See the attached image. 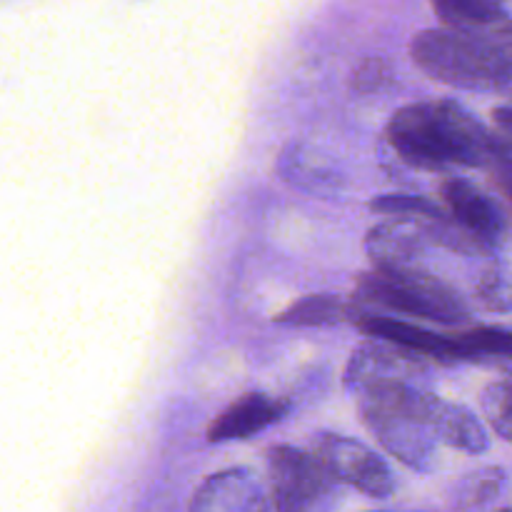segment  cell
<instances>
[{
	"label": "cell",
	"instance_id": "1",
	"mask_svg": "<svg viewBox=\"0 0 512 512\" xmlns=\"http://www.w3.org/2000/svg\"><path fill=\"white\" fill-rule=\"evenodd\" d=\"M385 135L405 163L425 170L450 163L495 168L512 158L508 145L455 100L405 105L390 118Z\"/></svg>",
	"mask_w": 512,
	"mask_h": 512
},
{
	"label": "cell",
	"instance_id": "2",
	"mask_svg": "<svg viewBox=\"0 0 512 512\" xmlns=\"http://www.w3.org/2000/svg\"><path fill=\"white\" fill-rule=\"evenodd\" d=\"M415 65L438 83L475 93L512 88V23L508 18L485 28H435L415 35Z\"/></svg>",
	"mask_w": 512,
	"mask_h": 512
},
{
	"label": "cell",
	"instance_id": "3",
	"mask_svg": "<svg viewBox=\"0 0 512 512\" xmlns=\"http://www.w3.org/2000/svg\"><path fill=\"white\" fill-rule=\"evenodd\" d=\"M438 395L428 385H385L355 395L363 423L393 458L418 473L438 465L433 405Z\"/></svg>",
	"mask_w": 512,
	"mask_h": 512
},
{
	"label": "cell",
	"instance_id": "4",
	"mask_svg": "<svg viewBox=\"0 0 512 512\" xmlns=\"http://www.w3.org/2000/svg\"><path fill=\"white\" fill-rule=\"evenodd\" d=\"M358 300L410 318L458 325L470 318L465 300L428 270H370L358 278Z\"/></svg>",
	"mask_w": 512,
	"mask_h": 512
},
{
	"label": "cell",
	"instance_id": "5",
	"mask_svg": "<svg viewBox=\"0 0 512 512\" xmlns=\"http://www.w3.org/2000/svg\"><path fill=\"white\" fill-rule=\"evenodd\" d=\"M268 478L278 512H330L340 498V483L328 468L293 445L268 450Z\"/></svg>",
	"mask_w": 512,
	"mask_h": 512
},
{
	"label": "cell",
	"instance_id": "6",
	"mask_svg": "<svg viewBox=\"0 0 512 512\" xmlns=\"http://www.w3.org/2000/svg\"><path fill=\"white\" fill-rule=\"evenodd\" d=\"M428 358L385 340H368L360 345L345 368V390L360 395L385 385H428Z\"/></svg>",
	"mask_w": 512,
	"mask_h": 512
},
{
	"label": "cell",
	"instance_id": "7",
	"mask_svg": "<svg viewBox=\"0 0 512 512\" xmlns=\"http://www.w3.org/2000/svg\"><path fill=\"white\" fill-rule=\"evenodd\" d=\"M310 453L328 468L338 483L353 485L370 498H390L395 478L390 465L360 440L335 433H320Z\"/></svg>",
	"mask_w": 512,
	"mask_h": 512
},
{
	"label": "cell",
	"instance_id": "8",
	"mask_svg": "<svg viewBox=\"0 0 512 512\" xmlns=\"http://www.w3.org/2000/svg\"><path fill=\"white\" fill-rule=\"evenodd\" d=\"M433 243L423 223L390 220L375 225L365 238V253L375 270H423V258Z\"/></svg>",
	"mask_w": 512,
	"mask_h": 512
},
{
	"label": "cell",
	"instance_id": "9",
	"mask_svg": "<svg viewBox=\"0 0 512 512\" xmlns=\"http://www.w3.org/2000/svg\"><path fill=\"white\" fill-rule=\"evenodd\" d=\"M355 325H358L368 338L400 345V348L423 355V358L468 360V348H465L463 343V335H438L433 333V330L405 323V320L385 318V315L373 313H363V318Z\"/></svg>",
	"mask_w": 512,
	"mask_h": 512
},
{
	"label": "cell",
	"instance_id": "10",
	"mask_svg": "<svg viewBox=\"0 0 512 512\" xmlns=\"http://www.w3.org/2000/svg\"><path fill=\"white\" fill-rule=\"evenodd\" d=\"M190 512H268V495L250 470L230 468L195 490Z\"/></svg>",
	"mask_w": 512,
	"mask_h": 512
},
{
	"label": "cell",
	"instance_id": "11",
	"mask_svg": "<svg viewBox=\"0 0 512 512\" xmlns=\"http://www.w3.org/2000/svg\"><path fill=\"white\" fill-rule=\"evenodd\" d=\"M443 200L460 228L468 230L488 250L498 248L505 235V218L498 205L478 185L463 178H450L443 185Z\"/></svg>",
	"mask_w": 512,
	"mask_h": 512
},
{
	"label": "cell",
	"instance_id": "12",
	"mask_svg": "<svg viewBox=\"0 0 512 512\" xmlns=\"http://www.w3.org/2000/svg\"><path fill=\"white\" fill-rule=\"evenodd\" d=\"M290 405L283 398H270L265 393H248L235 400L210 423V443H230V440H248L263 433L288 415Z\"/></svg>",
	"mask_w": 512,
	"mask_h": 512
},
{
	"label": "cell",
	"instance_id": "13",
	"mask_svg": "<svg viewBox=\"0 0 512 512\" xmlns=\"http://www.w3.org/2000/svg\"><path fill=\"white\" fill-rule=\"evenodd\" d=\"M278 170L285 183L313 195H335L343 188L338 165L308 143H293L283 150Z\"/></svg>",
	"mask_w": 512,
	"mask_h": 512
},
{
	"label": "cell",
	"instance_id": "14",
	"mask_svg": "<svg viewBox=\"0 0 512 512\" xmlns=\"http://www.w3.org/2000/svg\"><path fill=\"white\" fill-rule=\"evenodd\" d=\"M433 430L440 445H450L463 453L480 455L490 448L488 430L478 420V415L470 413L465 405L448 403L438 398L433 405Z\"/></svg>",
	"mask_w": 512,
	"mask_h": 512
},
{
	"label": "cell",
	"instance_id": "15",
	"mask_svg": "<svg viewBox=\"0 0 512 512\" xmlns=\"http://www.w3.org/2000/svg\"><path fill=\"white\" fill-rule=\"evenodd\" d=\"M363 318V310L358 305H350L335 295H310V298L293 303L288 310L278 315L280 325L290 328H333L343 323H358Z\"/></svg>",
	"mask_w": 512,
	"mask_h": 512
},
{
	"label": "cell",
	"instance_id": "16",
	"mask_svg": "<svg viewBox=\"0 0 512 512\" xmlns=\"http://www.w3.org/2000/svg\"><path fill=\"white\" fill-rule=\"evenodd\" d=\"M445 28H485L505 20L503 0H430Z\"/></svg>",
	"mask_w": 512,
	"mask_h": 512
},
{
	"label": "cell",
	"instance_id": "17",
	"mask_svg": "<svg viewBox=\"0 0 512 512\" xmlns=\"http://www.w3.org/2000/svg\"><path fill=\"white\" fill-rule=\"evenodd\" d=\"M370 210L378 215H388L393 220H410V223H435V220L448 218V213L435 203H430L428 198L403 193L370 200Z\"/></svg>",
	"mask_w": 512,
	"mask_h": 512
},
{
	"label": "cell",
	"instance_id": "18",
	"mask_svg": "<svg viewBox=\"0 0 512 512\" xmlns=\"http://www.w3.org/2000/svg\"><path fill=\"white\" fill-rule=\"evenodd\" d=\"M505 473L498 468H485L478 473L468 475L463 483L455 488V503L460 510H478L493 503L503 493Z\"/></svg>",
	"mask_w": 512,
	"mask_h": 512
},
{
	"label": "cell",
	"instance_id": "19",
	"mask_svg": "<svg viewBox=\"0 0 512 512\" xmlns=\"http://www.w3.org/2000/svg\"><path fill=\"white\" fill-rule=\"evenodd\" d=\"M480 408L490 428L503 440L512 443V375L495 380L480 395Z\"/></svg>",
	"mask_w": 512,
	"mask_h": 512
},
{
	"label": "cell",
	"instance_id": "20",
	"mask_svg": "<svg viewBox=\"0 0 512 512\" xmlns=\"http://www.w3.org/2000/svg\"><path fill=\"white\" fill-rule=\"evenodd\" d=\"M475 298L490 313H512V275L500 265L488 268L475 285Z\"/></svg>",
	"mask_w": 512,
	"mask_h": 512
},
{
	"label": "cell",
	"instance_id": "21",
	"mask_svg": "<svg viewBox=\"0 0 512 512\" xmlns=\"http://www.w3.org/2000/svg\"><path fill=\"white\" fill-rule=\"evenodd\" d=\"M463 335L468 348V360L483 358H508L512 360V330L503 328H475Z\"/></svg>",
	"mask_w": 512,
	"mask_h": 512
},
{
	"label": "cell",
	"instance_id": "22",
	"mask_svg": "<svg viewBox=\"0 0 512 512\" xmlns=\"http://www.w3.org/2000/svg\"><path fill=\"white\" fill-rule=\"evenodd\" d=\"M390 80H393V75H390L388 63H383V60H365L358 68V73H355V88L360 93H375V90H383Z\"/></svg>",
	"mask_w": 512,
	"mask_h": 512
},
{
	"label": "cell",
	"instance_id": "23",
	"mask_svg": "<svg viewBox=\"0 0 512 512\" xmlns=\"http://www.w3.org/2000/svg\"><path fill=\"white\" fill-rule=\"evenodd\" d=\"M495 135L512 150V105H503L493 113Z\"/></svg>",
	"mask_w": 512,
	"mask_h": 512
},
{
	"label": "cell",
	"instance_id": "24",
	"mask_svg": "<svg viewBox=\"0 0 512 512\" xmlns=\"http://www.w3.org/2000/svg\"><path fill=\"white\" fill-rule=\"evenodd\" d=\"M493 173H495V180H498L500 190H503V193L512 200V158L500 160V163L493 168Z\"/></svg>",
	"mask_w": 512,
	"mask_h": 512
},
{
	"label": "cell",
	"instance_id": "25",
	"mask_svg": "<svg viewBox=\"0 0 512 512\" xmlns=\"http://www.w3.org/2000/svg\"><path fill=\"white\" fill-rule=\"evenodd\" d=\"M508 98H512V88H510V90H508Z\"/></svg>",
	"mask_w": 512,
	"mask_h": 512
},
{
	"label": "cell",
	"instance_id": "26",
	"mask_svg": "<svg viewBox=\"0 0 512 512\" xmlns=\"http://www.w3.org/2000/svg\"><path fill=\"white\" fill-rule=\"evenodd\" d=\"M503 512H510V510H503Z\"/></svg>",
	"mask_w": 512,
	"mask_h": 512
}]
</instances>
